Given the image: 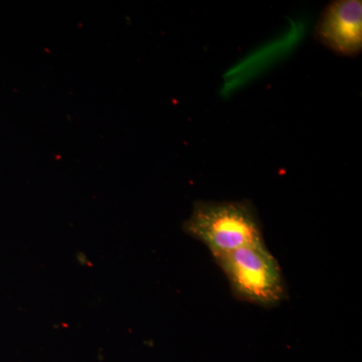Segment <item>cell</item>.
I'll return each instance as SVG.
<instances>
[{"label":"cell","instance_id":"cell-2","mask_svg":"<svg viewBox=\"0 0 362 362\" xmlns=\"http://www.w3.org/2000/svg\"><path fill=\"white\" fill-rule=\"evenodd\" d=\"M214 259L238 299L269 309L279 306L287 298L282 269L265 242Z\"/></svg>","mask_w":362,"mask_h":362},{"label":"cell","instance_id":"cell-1","mask_svg":"<svg viewBox=\"0 0 362 362\" xmlns=\"http://www.w3.org/2000/svg\"><path fill=\"white\" fill-rule=\"evenodd\" d=\"M182 228L202 243L214 258L265 242L258 211L247 199L195 202Z\"/></svg>","mask_w":362,"mask_h":362},{"label":"cell","instance_id":"cell-3","mask_svg":"<svg viewBox=\"0 0 362 362\" xmlns=\"http://www.w3.org/2000/svg\"><path fill=\"white\" fill-rule=\"evenodd\" d=\"M314 35L334 54L358 56L362 51V1L330 2L317 23Z\"/></svg>","mask_w":362,"mask_h":362}]
</instances>
